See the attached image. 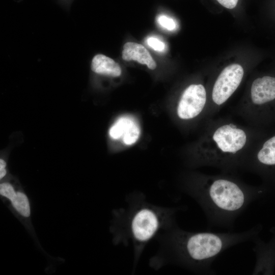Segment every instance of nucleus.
I'll use <instances>...</instances> for the list:
<instances>
[{
  "mask_svg": "<svg viewBox=\"0 0 275 275\" xmlns=\"http://www.w3.org/2000/svg\"><path fill=\"white\" fill-rule=\"evenodd\" d=\"M15 210L21 216L28 217L31 214V207L27 196L22 191H17L14 198L11 201Z\"/></svg>",
  "mask_w": 275,
  "mask_h": 275,
  "instance_id": "obj_12",
  "label": "nucleus"
},
{
  "mask_svg": "<svg viewBox=\"0 0 275 275\" xmlns=\"http://www.w3.org/2000/svg\"><path fill=\"white\" fill-rule=\"evenodd\" d=\"M157 22L161 27L168 31H174L177 27L175 20L165 15H159L157 18Z\"/></svg>",
  "mask_w": 275,
  "mask_h": 275,
  "instance_id": "obj_13",
  "label": "nucleus"
},
{
  "mask_svg": "<svg viewBox=\"0 0 275 275\" xmlns=\"http://www.w3.org/2000/svg\"><path fill=\"white\" fill-rule=\"evenodd\" d=\"M146 43L150 47L157 51L162 52L166 48V44L163 42L153 36L148 37L146 40Z\"/></svg>",
  "mask_w": 275,
  "mask_h": 275,
  "instance_id": "obj_15",
  "label": "nucleus"
},
{
  "mask_svg": "<svg viewBox=\"0 0 275 275\" xmlns=\"http://www.w3.org/2000/svg\"><path fill=\"white\" fill-rule=\"evenodd\" d=\"M17 191L14 187L8 182H4L0 185V194L2 196L10 202L14 198Z\"/></svg>",
  "mask_w": 275,
  "mask_h": 275,
  "instance_id": "obj_14",
  "label": "nucleus"
},
{
  "mask_svg": "<svg viewBox=\"0 0 275 275\" xmlns=\"http://www.w3.org/2000/svg\"><path fill=\"white\" fill-rule=\"evenodd\" d=\"M206 101V91L203 85H189L184 90L178 101L176 109L178 118L188 121L197 117L203 111Z\"/></svg>",
  "mask_w": 275,
  "mask_h": 275,
  "instance_id": "obj_8",
  "label": "nucleus"
},
{
  "mask_svg": "<svg viewBox=\"0 0 275 275\" xmlns=\"http://www.w3.org/2000/svg\"><path fill=\"white\" fill-rule=\"evenodd\" d=\"M109 135L114 140L122 139L127 146L135 143L140 138L141 129L132 118L123 116L119 118L109 128Z\"/></svg>",
  "mask_w": 275,
  "mask_h": 275,
  "instance_id": "obj_9",
  "label": "nucleus"
},
{
  "mask_svg": "<svg viewBox=\"0 0 275 275\" xmlns=\"http://www.w3.org/2000/svg\"><path fill=\"white\" fill-rule=\"evenodd\" d=\"M259 228L241 232H190L176 224L158 237L160 247L150 260V265L159 269L175 264L194 272L214 274L211 266L214 260L228 249L257 236Z\"/></svg>",
  "mask_w": 275,
  "mask_h": 275,
  "instance_id": "obj_1",
  "label": "nucleus"
},
{
  "mask_svg": "<svg viewBox=\"0 0 275 275\" xmlns=\"http://www.w3.org/2000/svg\"><path fill=\"white\" fill-rule=\"evenodd\" d=\"M126 202L114 211L111 229L115 244L132 246L134 270L147 245L177 224L176 214L185 207L154 205L141 193L128 195Z\"/></svg>",
  "mask_w": 275,
  "mask_h": 275,
  "instance_id": "obj_3",
  "label": "nucleus"
},
{
  "mask_svg": "<svg viewBox=\"0 0 275 275\" xmlns=\"http://www.w3.org/2000/svg\"><path fill=\"white\" fill-rule=\"evenodd\" d=\"M221 5L228 9H233L238 3V0H216Z\"/></svg>",
  "mask_w": 275,
  "mask_h": 275,
  "instance_id": "obj_16",
  "label": "nucleus"
},
{
  "mask_svg": "<svg viewBox=\"0 0 275 275\" xmlns=\"http://www.w3.org/2000/svg\"><path fill=\"white\" fill-rule=\"evenodd\" d=\"M244 167L264 176H275V132L262 135L256 151L247 157Z\"/></svg>",
  "mask_w": 275,
  "mask_h": 275,
  "instance_id": "obj_6",
  "label": "nucleus"
},
{
  "mask_svg": "<svg viewBox=\"0 0 275 275\" xmlns=\"http://www.w3.org/2000/svg\"><path fill=\"white\" fill-rule=\"evenodd\" d=\"M91 69L96 73L112 77L119 76L122 73L121 67L117 63L101 54H97L93 58Z\"/></svg>",
  "mask_w": 275,
  "mask_h": 275,
  "instance_id": "obj_11",
  "label": "nucleus"
},
{
  "mask_svg": "<svg viewBox=\"0 0 275 275\" xmlns=\"http://www.w3.org/2000/svg\"><path fill=\"white\" fill-rule=\"evenodd\" d=\"M244 74L241 66L231 64L217 77L212 89V100L217 105L224 104L240 85Z\"/></svg>",
  "mask_w": 275,
  "mask_h": 275,
  "instance_id": "obj_7",
  "label": "nucleus"
},
{
  "mask_svg": "<svg viewBox=\"0 0 275 275\" xmlns=\"http://www.w3.org/2000/svg\"><path fill=\"white\" fill-rule=\"evenodd\" d=\"M224 173L189 175L184 179L183 189L199 205L209 224L232 228L237 217L261 190Z\"/></svg>",
  "mask_w": 275,
  "mask_h": 275,
  "instance_id": "obj_2",
  "label": "nucleus"
},
{
  "mask_svg": "<svg viewBox=\"0 0 275 275\" xmlns=\"http://www.w3.org/2000/svg\"><path fill=\"white\" fill-rule=\"evenodd\" d=\"M6 162L4 159H0V170L6 169Z\"/></svg>",
  "mask_w": 275,
  "mask_h": 275,
  "instance_id": "obj_17",
  "label": "nucleus"
},
{
  "mask_svg": "<svg viewBox=\"0 0 275 275\" xmlns=\"http://www.w3.org/2000/svg\"><path fill=\"white\" fill-rule=\"evenodd\" d=\"M207 133L193 164L217 167L226 173L244 167L248 156L244 150L250 142L248 130L227 122L214 126Z\"/></svg>",
  "mask_w": 275,
  "mask_h": 275,
  "instance_id": "obj_4",
  "label": "nucleus"
},
{
  "mask_svg": "<svg viewBox=\"0 0 275 275\" xmlns=\"http://www.w3.org/2000/svg\"><path fill=\"white\" fill-rule=\"evenodd\" d=\"M122 57L126 61H136L140 64L146 65L151 70L156 67L155 61L147 49L137 43H126L123 46Z\"/></svg>",
  "mask_w": 275,
  "mask_h": 275,
  "instance_id": "obj_10",
  "label": "nucleus"
},
{
  "mask_svg": "<svg viewBox=\"0 0 275 275\" xmlns=\"http://www.w3.org/2000/svg\"><path fill=\"white\" fill-rule=\"evenodd\" d=\"M253 115L260 126L275 122V77L264 76L255 79L251 88Z\"/></svg>",
  "mask_w": 275,
  "mask_h": 275,
  "instance_id": "obj_5",
  "label": "nucleus"
}]
</instances>
